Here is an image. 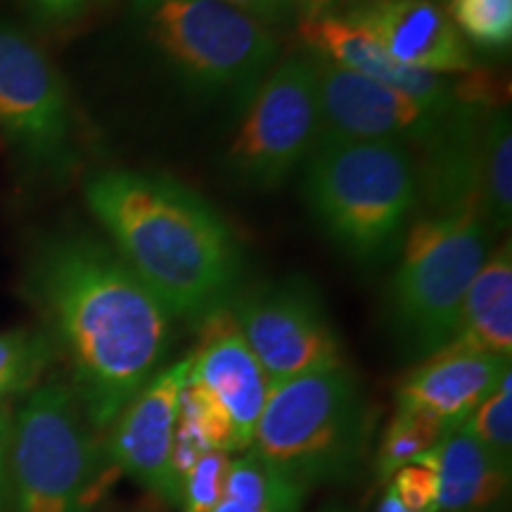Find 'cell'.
<instances>
[{
    "label": "cell",
    "mask_w": 512,
    "mask_h": 512,
    "mask_svg": "<svg viewBox=\"0 0 512 512\" xmlns=\"http://www.w3.org/2000/svg\"><path fill=\"white\" fill-rule=\"evenodd\" d=\"M467 430L472 432L479 444L486 448L498 467L510 472L512 463V392H510V373L503 382L479 403L477 411L465 422Z\"/></svg>",
    "instance_id": "603a6c76"
},
{
    "label": "cell",
    "mask_w": 512,
    "mask_h": 512,
    "mask_svg": "<svg viewBox=\"0 0 512 512\" xmlns=\"http://www.w3.org/2000/svg\"><path fill=\"white\" fill-rule=\"evenodd\" d=\"M377 512H411V510L403 508L399 498L394 496V491L387 486V491H384L380 505H377Z\"/></svg>",
    "instance_id": "4dcf8cb0"
},
{
    "label": "cell",
    "mask_w": 512,
    "mask_h": 512,
    "mask_svg": "<svg viewBox=\"0 0 512 512\" xmlns=\"http://www.w3.org/2000/svg\"><path fill=\"white\" fill-rule=\"evenodd\" d=\"M27 8L46 24H67L86 15L98 0H24Z\"/></svg>",
    "instance_id": "83f0119b"
},
{
    "label": "cell",
    "mask_w": 512,
    "mask_h": 512,
    "mask_svg": "<svg viewBox=\"0 0 512 512\" xmlns=\"http://www.w3.org/2000/svg\"><path fill=\"white\" fill-rule=\"evenodd\" d=\"M453 342L501 358L512 356V245L501 242L486 256L467 287Z\"/></svg>",
    "instance_id": "ac0fdd59"
},
{
    "label": "cell",
    "mask_w": 512,
    "mask_h": 512,
    "mask_svg": "<svg viewBox=\"0 0 512 512\" xmlns=\"http://www.w3.org/2000/svg\"><path fill=\"white\" fill-rule=\"evenodd\" d=\"M131 17L166 72L200 100L242 110L280 60L273 31L223 0H131Z\"/></svg>",
    "instance_id": "5b68a950"
},
{
    "label": "cell",
    "mask_w": 512,
    "mask_h": 512,
    "mask_svg": "<svg viewBox=\"0 0 512 512\" xmlns=\"http://www.w3.org/2000/svg\"><path fill=\"white\" fill-rule=\"evenodd\" d=\"M299 8V17H318L342 12L354 0H294Z\"/></svg>",
    "instance_id": "f546056e"
},
{
    "label": "cell",
    "mask_w": 512,
    "mask_h": 512,
    "mask_svg": "<svg viewBox=\"0 0 512 512\" xmlns=\"http://www.w3.org/2000/svg\"><path fill=\"white\" fill-rule=\"evenodd\" d=\"M190 361V373L207 384L228 411L235 430V448L245 453L252 446L271 392V380L242 337L228 306L202 320L200 344L190 354Z\"/></svg>",
    "instance_id": "5bb4252c"
},
{
    "label": "cell",
    "mask_w": 512,
    "mask_h": 512,
    "mask_svg": "<svg viewBox=\"0 0 512 512\" xmlns=\"http://www.w3.org/2000/svg\"><path fill=\"white\" fill-rule=\"evenodd\" d=\"M230 453L209 451L192 467L188 482L183 486L181 508L183 512H216L226 484Z\"/></svg>",
    "instance_id": "484cf974"
},
{
    "label": "cell",
    "mask_w": 512,
    "mask_h": 512,
    "mask_svg": "<svg viewBox=\"0 0 512 512\" xmlns=\"http://www.w3.org/2000/svg\"><path fill=\"white\" fill-rule=\"evenodd\" d=\"M313 60L320 100L318 140H382L415 152L437 136L460 105V86L456 100L430 102L318 57Z\"/></svg>",
    "instance_id": "8fae6325"
},
{
    "label": "cell",
    "mask_w": 512,
    "mask_h": 512,
    "mask_svg": "<svg viewBox=\"0 0 512 512\" xmlns=\"http://www.w3.org/2000/svg\"><path fill=\"white\" fill-rule=\"evenodd\" d=\"M240 112L226 150L228 171L254 190L280 188L320 138L316 60L311 55L278 60Z\"/></svg>",
    "instance_id": "ba28073f"
},
{
    "label": "cell",
    "mask_w": 512,
    "mask_h": 512,
    "mask_svg": "<svg viewBox=\"0 0 512 512\" xmlns=\"http://www.w3.org/2000/svg\"><path fill=\"white\" fill-rule=\"evenodd\" d=\"M299 41L309 50L311 57L337 64L349 72L366 76L370 81L384 83L420 100L451 102L458 98V86L446 76L422 74L415 69L394 62L377 46L375 38L358 29L342 15H318L302 17L297 22Z\"/></svg>",
    "instance_id": "2e32d148"
},
{
    "label": "cell",
    "mask_w": 512,
    "mask_h": 512,
    "mask_svg": "<svg viewBox=\"0 0 512 512\" xmlns=\"http://www.w3.org/2000/svg\"><path fill=\"white\" fill-rule=\"evenodd\" d=\"M482 216L491 233H503L512 221V124L510 107L489 112L482 133Z\"/></svg>",
    "instance_id": "d6986e66"
},
{
    "label": "cell",
    "mask_w": 512,
    "mask_h": 512,
    "mask_svg": "<svg viewBox=\"0 0 512 512\" xmlns=\"http://www.w3.org/2000/svg\"><path fill=\"white\" fill-rule=\"evenodd\" d=\"M240 12H245L268 29H294L299 17V8L294 0H223Z\"/></svg>",
    "instance_id": "4316f807"
},
{
    "label": "cell",
    "mask_w": 512,
    "mask_h": 512,
    "mask_svg": "<svg viewBox=\"0 0 512 512\" xmlns=\"http://www.w3.org/2000/svg\"><path fill=\"white\" fill-rule=\"evenodd\" d=\"M320 512H358V510L349 508V505H342V503H330V505H325Z\"/></svg>",
    "instance_id": "1f68e13d"
},
{
    "label": "cell",
    "mask_w": 512,
    "mask_h": 512,
    "mask_svg": "<svg viewBox=\"0 0 512 512\" xmlns=\"http://www.w3.org/2000/svg\"><path fill=\"white\" fill-rule=\"evenodd\" d=\"M444 434L446 427L437 418L418 411V408L396 403V411L382 434L380 446H377V477L387 482L399 467L413 463L427 451H432Z\"/></svg>",
    "instance_id": "ffe728a7"
},
{
    "label": "cell",
    "mask_w": 512,
    "mask_h": 512,
    "mask_svg": "<svg viewBox=\"0 0 512 512\" xmlns=\"http://www.w3.org/2000/svg\"><path fill=\"white\" fill-rule=\"evenodd\" d=\"M55 342L43 330L0 332V399L29 394L55 358Z\"/></svg>",
    "instance_id": "44dd1931"
},
{
    "label": "cell",
    "mask_w": 512,
    "mask_h": 512,
    "mask_svg": "<svg viewBox=\"0 0 512 512\" xmlns=\"http://www.w3.org/2000/svg\"><path fill=\"white\" fill-rule=\"evenodd\" d=\"M190 356L171 363L145 384L128 401V406L112 422L105 451L107 463L117 467L119 475H128L138 484L176 505L171 489V446L178 396L190 375Z\"/></svg>",
    "instance_id": "7c38bea8"
},
{
    "label": "cell",
    "mask_w": 512,
    "mask_h": 512,
    "mask_svg": "<svg viewBox=\"0 0 512 512\" xmlns=\"http://www.w3.org/2000/svg\"><path fill=\"white\" fill-rule=\"evenodd\" d=\"M275 472L254 451L230 458L226 484L216 512H266Z\"/></svg>",
    "instance_id": "cb8c5ba5"
},
{
    "label": "cell",
    "mask_w": 512,
    "mask_h": 512,
    "mask_svg": "<svg viewBox=\"0 0 512 512\" xmlns=\"http://www.w3.org/2000/svg\"><path fill=\"white\" fill-rule=\"evenodd\" d=\"M389 489L399 498L401 505L411 512H437L439 498V470L432 451L413 463L399 467L389 477Z\"/></svg>",
    "instance_id": "d4e9b609"
},
{
    "label": "cell",
    "mask_w": 512,
    "mask_h": 512,
    "mask_svg": "<svg viewBox=\"0 0 512 512\" xmlns=\"http://www.w3.org/2000/svg\"><path fill=\"white\" fill-rule=\"evenodd\" d=\"M228 311L266 370L271 387L344 363L323 299L302 278L238 290L228 302Z\"/></svg>",
    "instance_id": "30bf717a"
},
{
    "label": "cell",
    "mask_w": 512,
    "mask_h": 512,
    "mask_svg": "<svg viewBox=\"0 0 512 512\" xmlns=\"http://www.w3.org/2000/svg\"><path fill=\"white\" fill-rule=\"evenodd\" d=\"M489 223L477 209L427 214L406 230L389 283V325L408 358L453 342L467 287L491 252Z\"/></svg>",
    "instance_id": "8992f818"
},
{
    "label": "cell",
    "mask_w": 512,
    "mask_h": 512,
    "mask_svg": "<svg viewBox=\"0 0 512 512\" xmlns=\"http://www.w3.org/2000/svg\"><path fill=\"white\" fill-rule=\"evenodd\" d=\"M74 107L67 83L34 38L0 22V136L48 171L74 162Z\"/></svg>",
    "instance_id": "9c48e42d"
},
{
    "label": "cell",
    "mask_w": 512,
    "mask_h": 512,
    "mask_svg": "<svg viewBox=\"0 0 512 512\" xmlns=\"http://www.w3.org/2000/svg\"><path fill=\"white\" fill-rule=\"evenodd\" d=\"M27 292L69 358L88 422L107 430L162 370L174 316L110 242L86 233L43 240L29 259Z\"/></svg>",
    "instance_id": "6da1fadb"
},
{
    "label": "cell",
    "mask_w": 512,
    "mask_h": 512,
    "mask_svg": "<svg viewBox=\"0 0 512 512\" xmlns=\"http://www.w3.org/2000/svg\"><path fill=\"white\" fill-rule=\"evenodd\" d=\"M446 17L465 43L484 53H508L512 46V0H446Z\"/></svg>",
    "instance_id": "7402d4cb"
},
{
    "label": "cell",
    "mask_w": 512,
    "mask_h": 512,
    "mask_svg": "<svg viewBox=\"0 0 512 512\" xmlns=\"http://www.w3.org/2000/svg\"><path fill=\"white\" fill-rule=\"evenodd\" d=\"M304 197L349 259L380 264L401 247L420 204L413 150L382 140H318L304 162Z\"/></svg>",
    "instance_id": "3957f363"
},
{
    "label": "cell",
    "mask_w": 512,
    "mask_h": 512,
    "mask_svg": "<svg viewBox=\"0 0 512 512\" xmlns=\"http://www.w3.org/2000/svg\"><path fill=\"white\" fill-rule=\"evenodd\" d=\"M93 432L72 384L31 389L12 422L17 512H91L119 475Z\"/></svg>",
    "instance_id": "52a82bcc"
},
{
    "label": "cell",
    "mask_w": 512,
    "mask_h": 512,
    "mask_svg": "<svg viewBox=\"0 0 512 512\" xmlns=\"http://www.w3.org/2000/svg\"><path fill=\"white\" fill-rule=\"evenodd\" d=\"M306 494H309V489H304L302 484L292 482V479H287L275 472L266 512H302Z\"/></svg>",
    "instance_id": "f1b7e54d"
},
{
    "label": "cell",
    "mask_w": 512,
    "mask_h": 512,
    "mask_svg": "<svg viewBox=\"0 0 512 512\" xmlns=\"http://www.w3.org/2000/svg\"><path fill=\"white\" fill-rule=\"evenodd\" d=\"M439 470L437 512H494L508 494L510 472L496 465L465 425L432 448Z\"/></svg>",
    "instance_id": "e0dca14e"
},
{
    "label": "cell",
    "mask_w": 512,
    "mask_h": 512,
    "mask_svg": "<svg viewBox=\"0 0 512 512\" xmlns=\"http://www.w3.org/2000/svg\"><path fill=\"white\" fill-rule=\"evenodd\" d=\"M335 15L366 31L394 62L415 72L446 79L475 72L470 46L434 0H354Z\"/></svg>",
    "instance_id": "4fadbf2b"
},
{
    "label": "cell",
    "mask_w": 512,
    "mask_h": 512,
    "mask_svg": "<svg viewBox=\"0 0 512 512\" xmlns=\"http://www.w3.org/2000/svg\"><path fill=\"white\" fill-rule=\"evenodd\" d=\"M83 197L110 247L174 318L200 325L238 294L242 242L190 185L155 171L102 169Z\"/></svg>",
    "instance_id": "7a4b0ae2"
},
{
    "label": "cell",
    "mask_w": 512,
    "mask_h": 512,
    "mask_svg": "<svg viewBox=\"0 0 512 512\" xmlns=\"http://www.w3.org/2000/svg\"><path fill=\"white\" fill-rule=\"evenodd\" d=\"M508 373L510 358L451 342L422 358L406 375L396 392V403L425 411L451 432L465 425Z\"/></svg>",
    "instance_id": "9a60e30c"
},
{
    "label": "cell",
    "mask_w": 512,
    "mask_h": 512,
    "mask_svg": "<svg viewBox=\"0 0 512 512\" xmlns=\"http://www.w3.org/2000/svg\"><path fill=\"white\" fill-rule=\"evenodd\" d=\"M370 432L366 394L339 363L273 384L249 451L311 489L354 477L366 460Z\"/></svg>",
    "instance_id": "277c9868"
}]
</instances>
